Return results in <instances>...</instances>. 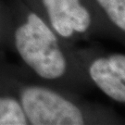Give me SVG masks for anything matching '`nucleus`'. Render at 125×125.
Wrapping results in <instances>:
<instances>
[{"mask_svg":"<svg viewBox=\"0 0 125 125\" xmlns=\"http://www.w3.org/2000/svg\"><path fill=\"white\" fill-rule=\"evenodd\" d=\"M15 45L23 61L42 78L53 80L66 72V59L57 37L35 13L17 29Z\"/></svg>","mask_w":125,"mask_h":125,"instance_id":"f257e3e1","label":"nucleus"},{"mask_svg":"<svg viewBox=\"0 0 125 125\" xmlns=\"http://www.w3.org/2000/svg\"><path fill=\"white\" fill-rule=\"evenodd\" d=\"M21 107L32 125H83L80 108L60 94L44 87H28L21 94Z\"/></svg>","mask_w":125,"mask_h":125,"instance_id":"f03ea898","label":"nucleus"},{"mask_svg":"<svg viewBox=\"0 0 125 125\" xmlns=\"http://www.w3.org/2000/svg\"><path fill=\"white\" fill-rule=\"evenodd\" d=\"M89 74L107 96L118 102H125L124 55L116 54L95 59L89 68Z\"/></svg>","mask_w":125,"mask_h":125,"instance_id":"20e7f679","label":"nucleus"},{"mask_svg":"<svg viewBox=\"0 0 125 125\" xmlns=\"http://www.w3.org/2000/svg\"><path fill=\"white\" fill-rule=\"evenodd\" d=\"M108 18L121 31L125 30V0H97Z\"/></svg>","mask_w":125,"mask_h":125,"instance_id":"423d86ee","label":"nucleus"},{"mask_svg":"<svg viewBox=\"0 0 125 125\" xmlns=\"http://www.w3.org/2000/svg\"><path fill=\"white\" fill-rule=\"evenodd\" d=\"M22 107L14 98L0 97V125H26Z\"/></svg>","mask_w":125,"mask_h":125,"instance_id":"39448f33","label":"nucleus"},{"mask_svg":"<svg viewBox=\"0 0 125 125\" xmlns=\"http://www.w3.org/2000/svg\"><path fill=\"white\" fill-rule=\"evenodd\" d=\"M43 3L53 28L63 37L84 32L90 27V13L80 0H43Z\"/></svg>","mask_w":125,"mask_h":125,"instance_id":"7ed1b4c3","label":"nucleus"}]
</instances>
